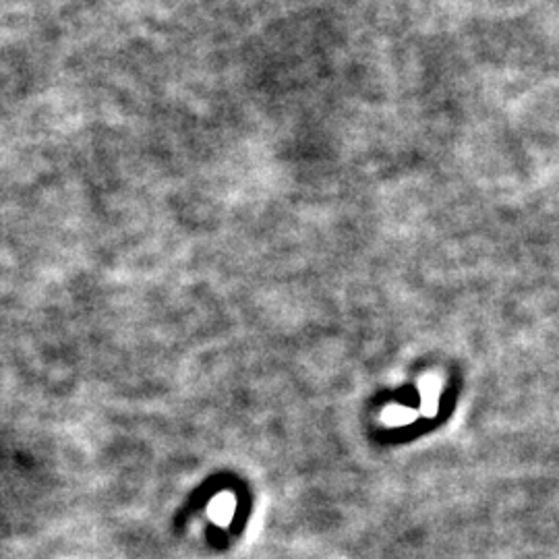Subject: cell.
Segmentation results:
<instances>
[{
    "mask_svg": "<svg viewBox=\"0 0 559 559\" xmlns=\"http://www.w3.org/2000/svg\"><path fill=\"white\" fill-rule=\"evenodd\" d=\"M423 394V413L427 416H435L437 413V400H440V384L433 377H427L421 384Z\"/></svg>",
    "mask_w": 559,
    "mask_h": 559,
    "instance_id": "cell-1",
    "label": "cell"
}]
</instances>
